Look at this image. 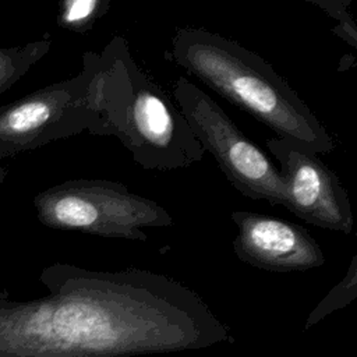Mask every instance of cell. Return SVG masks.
I'll list each match as a JSON object with an SVG mask.
<instances>
[{
	"label": "cell",
	"instance_id": "cell-3",
	"mask_svg": "<svg viewBox=\"0 0 357 357\" xmlns=\"http://www.w3.org/2000/svg\"><path fill=\"white\" fill-rule=\"evenodd\" d=\"M98 103L107 128L146 170H176L202 160L205 149L165 91L135 63L116 35L99 53Z\"/></svg>",
	"mask_w": 357,
	"mask_h": 357
},
{
	"label": "cell",
	"instance_id": "cell-10",
	"mask_svg": "<svg viewBox=\"0 0 357 357\" xmlns=\"http://www.w3.org/2000/svg\"><path fill=\"white\" fill-rule=\"evenodd\" d=\"M110 7V0H63L57 14V25L74 33H86Z\"/></svg>",
	"mask_w": 357,
	"mask_h": 357
},
{
	"label": "cell",
	"instance_id": "cell-1",
	"mask_svg": "<svg viewBox=\"0 0 357 357\" xmlns=\"http://www.w3.org/2000/svg\"><path fill=\"white\" fill-rule=\"evenodd\" d=\"M39 279L43 297L0 296V357H131L231 342L194 290L162 273L57 262Z\"/></svg>",
	"mask_w": 357,
	"mask_h": 357
},
{
	"label": "cell",
	"instance_id": "cell-13",
	"mask_svg": "<svg viewBox=\"0 0 357 357\" xmlns=\"http://www.w3.org/2000/svg\"><path fill=\"white\" fill-rule=\"evenodd\" d=\"M7 174H8V169L6 166H0V184L6 180Z\"/></svg>",
	"mask_w": 357,
	"mask_h": 357
},
{
	"label": "cell",
	"instance_id": "cell-7",
	"mask_svg": "<svg viewBox=\"0 0 357 357\" xmlns=\"http://www.w3.org/2000/svg\"><path fill=\"white\" fill-rule=\"evenodd\" d=\"M266 148L280 165L284 208L307 223L350 234L354 218L337 174L317 153L293 141L272 137L266 139Z\"/></svg>",
	"mask_w": 357,
	"mask_h": 357
},
{
	"label": "cell",
	"instance_id": "cell-6",
	"mask_svg": "<svg viewBox=\"0 0 357 357\" xmlns=\"http://www.w3.org/2000/svg\"><path fill=\"white\" fill-rule=\"evenodd\" d=\"M173 96L195 138L240 194L252 201L286 205L279 169L208 93L188 78L178 77Z\"/></svg>",
	"mask_w": 357,
	"mask_h": 357
},
{
	"label": "cell",
	"instance_id": "cell-12",
	"mask_svg": "<svg viewBox=\"0 0 357 357\" xmlns=\"http://www.w3.org/2000/svg\"><path fill=\"white\" fill-rule=\"evenodd\" d=\"M308 3L322 8L331 18L337 21V25L332 28V33L349 43L351 47H357V29L353 15L349 10L350 0H307Z\"/></svg>",
	"mask_w": 357,
	"mask_h": 357
},
{
	"label": "cell",
	"instance_id": "cell-9",
	"mask_svg": "<svg viewBox=\"0 0 357 357\" xmlns=\"http://www.w3.org/2000/svg\"><path fill=\"white\" fill-rule=\"evenodd\" d=\"M52 42L40 39L0 47V95L17 84L50 50Z\"/></svg>",
	"mask_w": 357,
	"mask_h": 357
},
{
	"label": "cell",
	"instance_id": "cell-5",
	"mask_svg": "<svg viewBox=\"0 0 357 357\" xmlns=\"http://www.w3.org/2000/svg\"><path fill=\"white\" fill-rule=\"evenodd\" d=\"M42 225L109 238L148 240L145 227H170L169 211L153 199L105 178H74L49 187L33 198Z\"/></svg>",
	"mask_w": 357,
	"mask_h": 357
},
{
	"label": "cell",
	"instance_id": "cell-2",
	"mask_svg": "<svg viewBox=\"0 0 357 357\" xmlns=\"http://www.w3.org/2000/svg\"><path fill=\"white\" fill-rule=\"evenodd\" d=\"M169 57L276 137L317 155L335 149L332 135L287 81L238 42L202 28H183Z\"/></svg>",
	"mask_w": 357,
	"mask_h": 357
},
{
	"label": "cell",
	"instance_id": "cell-4",
	"mask_svg": "<svg viewBox=\"0 0 357 357\" xmlns=\"http://www.w3.org/2000/svg\"><path fill=\"white\" fill-rule=\"evenodd\" d=\"M100 56L85 52L81 71L0 106V159L88 131L106 137L98 103Z\"/></svg>",
	"mask_w": 357,
	"mask_h": 357
},
{
	"label": "cell",
	"instance_id": "cell-11",
	"mask_svg": "<svg viewBox=\"0 0 357 357\" xmlns=\"http://www.w3.org/2000/svg\"><path fill=\"white\" fill-rule=\"evenodd\" d=\"M357 297V257L350 261V266L344 278L318 303L307 318L305 329L324 319L331 312L349 305Z\"/></svg>",
	"mask_w": 357,
	"mask_h": 357
},
{
	"label": "cell",
	"instance_id": "cell-8",
	"mask_svg": "<svg viewBox=\"0 0 357 357\" xmlns=\"http://www.w3.org/2000/svg\"><path fill=\"white\" fill-rule=\"evenodd\" d=\"M231 219L237 226L233 250L240 261L254 268L301 272L326 262L318 241L297 223L250 211H234Z\"/></svg>",
	"mask_w": 357,
	"mask_h": 357
}]
</instances>
